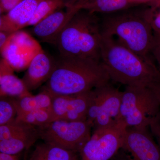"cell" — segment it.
Returning <instances> with one entry per match:
<instances>
[{"instance_id":"cell-30","label":"cell","mask_w":160,"mask_h":160,"mask_svg":"<svg viewBox=\"0 0 160 160\" xmlns=\"http://www.w3.org/2000/svg\"><path fill=\"white\" fill-rule=\"evenodd\" d=\"M149 87H150L152 89V91L154 92L160 101V82L153 83Z\"/></svg>"},{"instance_id":"cell-24","label":"cell","mask_w":160,"mask_h":160,"mask_svg":"<svg viewBox=\"0 0 160 160\" xmlns=\"http://www.w3.org/2000/svg\"><path fill=\"white\" fill-rule=\"evenodd\" d=\"M154 42L152 49L151 54L153 56L157 63V67L160 72V34L155 33Z\"/></svg>"},{"instance_id":"cell-25","label":"cell","mask_w":160,"mask_h":160,"mask_svg":"<svg viewBox=\"0 0 160 160\" xmlns=\"http://www.w3.org/2000/svg\"><path fill=\"white\" fill-rule=\"evenodd\" d=\"M22 0H0V13L5 14L11 10Z\"/></svg>"},{"instance_id":"cell-22","label":"cell","mask_w":160,"mask_h":160,"mask_svg":"<svg viewBox=\"0 0 160 160\" xmlns=\"http://www.w3.org/2000/svg\"><path fill=\"white\" fill-rule=\"evenodd\" d=\"M17 111L13 98L1 97L0 101V126L15 120Z\"/></svg>"},{"instance_id":"cell-17","label":"cell","mask_w":160,"mask_h":160,"mask_svg":"<svg viewBox=\"0 0 160 160\" xmlns=\"http://www.w3.org/2000/svg\"><path fill=\"white\" fill-rule=\"evenodd\" d=\"M27 160H78L76 152L48 142L39 144Z\"/></svg>"},{"instance_id":"cell-13","label":"cell","mask_w":160,"mask_h":160,"mask_svg":"<svg viewBox=\"0 0 160 160\" xmlns=\"http://www.w3.org/2000/svg\"><path fill=\"white\" fill-rule=\"evenodd\" d=\"M42 0H22L0 17V30L15 32L27 27Z\"/></svg>"},{"instance_id":"cell-32","label":"cell","mask_w":160,"mask_h":160,"mask_svg":"<svg viewBox=\"0 0 160 160\" xmlns=\"http://www.w3.org/2000/svg\"><path fill=\"white\" fill-rule=\"evenodd\" d=\"M146 5H148L152 9H157L160 7V0H152L150 2Z\"/></svg>"},{"instance_id":"cell-19","label":"cell","mask_w":160,"mask_h":160,"mask_svg":"<svg viewBox=\"0 0 160 160\" xmlns=\"http://www.w3.org/2000/svg\"><path fill=\"white\" fill-rule=\"evenodd\" d=\"M64 8H66V4L64 0H42L28 26H34L55 12Z\"/></svg>"},{"instance_id":"cell-12","label":"cell","mask_w":160,"mask_h":160,"mask_svg":"<svg viewBox=\"0 0 160 160\" xmlns=\"http://www.w3.org/2000/svg\"><path fill=\"white\" fill-rule=\"evenodd\" d=\"M55 65L56 60L41 49L31 60L22 79L28 90H35L46 82L51 76Z\"/></svg>"},{"instance_id":"cell-23","label":"cell","mask_w":160,"mask_h":160,"mask_svg":"<svg viewBox=\"0 0 160 160\" xmlns=\"http://www.w3.org/2000/svg\"><path fill=\"white\" fill-rule=\"evenodd\" d=\"M149 128L152 134L156 139L160 149V111L152 118L149 124Z\"/></svg>"},{"instance_id":"cell-1","label":"cell","mask_w":160,"mask_h":160,"mask_svg":"<svg viewBox=\"0 0 160 160\" xmlns=\"http://www.w3.org/2000/svg\"><path fill=\"white\" fill-rule=\"evenodd\" d=\"M152 12L150 6L142 5L102 14V35L117 37L118 42L144 59L152 62L150 55L155 37L150 23Z\"/></svg>"},{"instance_id":"cell-26","label":"cell","mask_w":160,"mask_h":160,"mask_svg":"<svg viewBox=\"0 0 160 160\" xmlns=\"http://www.w3.org/2000/svg\"><path fill=\"white\" fill-rule=\"evenodd\" d=\"M150 23L152 28L155 33L160 34V10L157 11L156 9H152Z\"/></svg>"},{"instance_id":"cell-4","label":"cell","mask_w":160,"mask_h":160,"mask_svg":"<svg viewBox=\"0 0 160 160\" xmlns=\"http://www.w3.org/2000/svg\"><path fill=\"white\" fill-rule=\"evenodd\" d=\"M101 40L100 18L80 9L63 29L55 46L61 56L101 60Z\"/></svg>"},{"instance_id":"cell-20","label":"cell","mask_w":160,"mask_h":160,"mask_svg":"<svg viewBox=\"0 0 160 160\" xmlns=\"http://www.w3.org/2000/svg\"><path fill=\"white\" fill-rule=\"evenodd\" d=\"M16 120L39 127L56 120L51 109L33 110L18 114Z\"/></svg>"},{"instance_id":"cell-3","label":"cell","mask_w":160,"mask_h":160,"mask_svg":"<svg viewBox=\"0 0 160 160\" xmlns=\"http://www.w3.org/2000/svg\"><path fill=\"white\" fill-rule=\"evenodd\" d=\"M110 81L101 60L60 56L43 89L53 94L71 95L91 91Z\"/></svg>"},{"instance_id":"cell-11","label":"cell","mask_w":160,"mask_h":160,"mask_svg":"<svg viewBox=\"0 0 160 160\" xmlns=\"http://www.w3.org/2000/svg\"><path fill=\"white\" fill-rule=\"evenodd\" d=\"M55 12L32 26L30 32L41 42L55 45L59 35L78 10L76 6Z\"/></svg>"},{"instance_id":"cell-18","label":"cell","mask_w":160,"mask_h":160,"mask_svg":"<svg viewBox=\"0 0 160 160\" xmlns=\"http://www.w3.org/2000/svg\"><path fill=\"white\" fill-rule=\"evenodd\" d=\"M13 101L18 115L33 110L51 109L52 96L49 92L43 89L42 91L36 95L31 94L19 98H13Z\"/></svg>"},{"instance_id":"cell-2","label":"cell","mask_w":160,"mask_h":160,"mask_svg":"<svg viewBox=\"0 0 160 160\" xmlns=\"http://www.w3.org/2000/svg\"><path fill=\"white\" fill-rule=\"evenodd\" d=\"M101 59L111 81L126 86L149 87L160 82V72L114 38L102 35Z\"/></svg>"},{"instance_id":"cell-28","label":"cell","mask_w":160,"mask_h":160,"mask_svg":"<svg viewBox=\"0 0 160 160\" xmlns=\"http://www.w3.org/2000/svg\"><path fill=\"white\" fill-rule=\"evenodd\" d=\"M0 160H20L19 156L0 152Z\"/></svg>"},{"instance_id":"cell-21","label":"cell","mask_w":160,"mask_h":160,"mask_svg":"<svg viewBox=\"0 0 160 160\" xmlns=\"http://www.w3.org/2000/svg\"><path fill=\"white\" fill-rule=\"evenodd\" d=\"M34 126L16 120L11 122L0 126V141L10 138L31 129Z\"/></svg>"},{"instance_id":"cell-15","label":"cell","mask_w":160,"mask_h":160,"mask_svg":"<svg viewBox=\"0 0 160 160\" xmlns=\"http://www.w3.org/2000/svg\"><path fill=\"white\" fill-rule=\"evenodd\" d=\"M40 138L38 127L14 136L8 139L0 141V152L18 154L24 149L30 148Z\"/></svg>"},{"instance_id":"cell-31","label":"cell","mask_w":160,"mask_h":160,"mask_svg":"<svg viewBox=\"0 0 160 160\" xmlns=\"http://www.w3.org/2000/svg\"><path fill=\"white\" fill-rule=\"evenodd\" d=\"M66 4V8L73 7L83 0H64Z\"/></svg>"},{"instance_id":"cell-29","label":"cell","mask_w":160,"mask_h":160,"mask_svg":"<svg viewBox=\"0 0 160 160\" xmlns=\"http://www.w3.org/2000/svg\"><path fill=\"white\" fill-rule=\"evenodd\" d=\"M119 151L110 160H132L129 154L125 152H120Z\"/></svg>"},{"instance_id":"cell-27","label":"cell","mask_w":160,"mask_h":160,"mask_svg":"<svg viewBox=\"0 0 160 160\" xmlns=\"http://www.w3.org/2000/svg\"><path fill=\"white\" fill-rule=\"evenodd\" d=\"M14 32L0 30V52L2 53L8 45Z\"/></svg>"},{"instance_id":"cell-6","label":"cell","mask_w":160,"mask_h":160,"mask_svg":"<svg viewBox=\"0 0 160 160\" xmlns=\"http://www.w3.org/2000/svg\"><path fill=\"white\" fill-rule=\"evenodd\" d=\"M39 137L74 152H80L91 136L92 126L87 120H56L38 127Z\"/></svg>"},{"instance_id":"cell-8","label":"cell","mask_w":160,"mask_h":160,"mask_svg":"<svg viewBox=\"0 0 160 160\" xmlns=\"http://www.w3.org/2000/svg\"><path fill=\"white\" fill-rule=\"evenodd\" d=\"M119 120L111 126L93 130L80 152L82 160H110L122 148L127 129Z\"/></svg>"},{"instance_id":"cell-16","label":"cell","mask_w":160,"mask_h":160,"mask_svg":"<svg viewBox=\"0 0 160 160\" xmlns=\"http://www.w3.org/2000/svg\"><path fill=\"white\" fill-rule=\"evenodd\" d=\"M77 6L79 9L101 14L112 13L138 6L132 0H83Z\"/></svg>"},{"instance_id":"cell-33","label":"cell","mask_w":160,"mask_h":160,"mask_svg":"<svg viewBox=\"0 0 160 160\" xmlns=\"http://www.w3.org/2000/svg\"><path fill=\"white\" fill-rule=\"evenodd\" d=\"M132 1L138 6H140V5L148 4L151 2L152 0H132Z\"/></svg>"},{"instance_id":"cell-14","label":"cell","mask_w":160,"mask_h":160,"mask_svg":"<svg viewBox=\"0 0 160 160\" xmlns=\"http://www.w3.org/2000/svg\"><path fill=\"white\" fill-rule=\"evenodd\" d=\"M14 69L6 60H0V95L1 97L19 98L32 94L22 80L14 73Z\"/></svg>"},{"instance_id":"cell-9","label":"cell","mask_w":160,"mask_h":160,"mask_svg":"<svg viewBox=\"0 0 160 160\" xmlns=\"http://www.w3.org/2000/svg\"><path fill=\"white\" fill-rule=\"evenodd\" d=\"M41 49L30 35L19 30L13 33L1 54L14 70L21 71L28 68L31 60Z\"/></svg>"},{"instance_id":"cell-5","label":"cell","mask_w":160,"mask_h":160,"mask_svg":"<svg viewBox=\"0 0 160 160\" xmlns=\"http://www.w3.org/2000/svg\"><path fill=\"white\" fill-rule=\"evenodd\" d=\"M160 111V101L149 87L126 86L122 92L118 120L127 128H147Z\"/></svg>"},{"instance_id":"cell-7","label":"cell","mask_w":160,"mask_h":160,"mask_svg":"<svg viewBox=\"0 0 160 160\" xmlns=\"http://www.w3.org/2000/svg\"><path fill=\"white\" fill-rule=\"evenodd\" d=\"M122 92L110 82L90 92L87 121L93 130L111 126L118 121Z\"/></svg>"},{"instance_id":"cell-10","label":"cell","mask_w":160,"mask_h":160,"mask_svg":"<svg viewBox=\"0 0 160 160\" xmlns=\"http://www.w3.org/2000/svg\"><path fill=\"white\" fill-rule=\"evenodd\" d=\"M127 128L122 149L132 160H160V149L148 128Z\"/></svg>"}]
</instances>
